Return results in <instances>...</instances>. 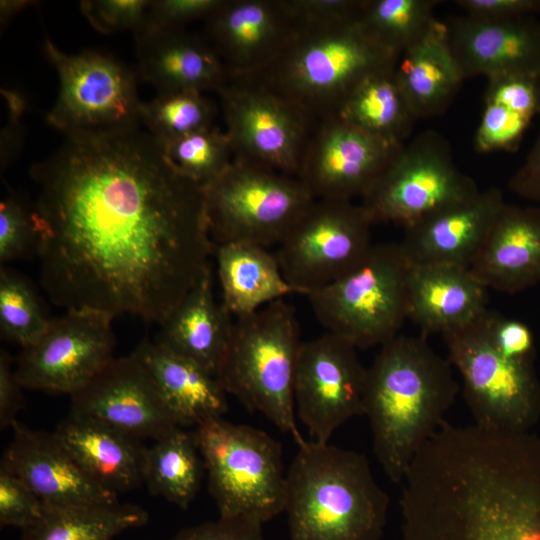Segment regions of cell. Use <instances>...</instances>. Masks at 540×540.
I'll return each mask as SVG.
<instances>
[{
	"instance_id": "cell-15",
	"label": "cell",
	"mask_w": 540,
	"mask_h": 540,
	"mask_svg": "<svg viewBox=\"0 0 540 540\" xmlns=\"http://www.w3.org/2000/svg\"><path fill=\"white\" fill-rule=\"evenodd\" d=\"M357 350L330 333L302 343L295 375V410L314 442L329 443L341 425L364 415L367 368Z\"/></svg>"
},
{
	"instance_id": "cell-26",
	"label": "cell",
	"mask_w": 540,
	"mask_h": 540,
	"mask_svg": "<svg viewBox=\"0 0 540 540\" xmlns=\"http://www.w3.org/2000/svg\"><path fill=\"white\" fill-rule=\"evenodd\" d=\"M54 432L87 473L113 494L144 483L148 447L141 439L72 412Z\"/></svg>"
},
{
	"instance_id": "cell-2",
	"label": "cell",
	"mask_w": 540,
	"mask_h": 540,
	"mask_svg": "<svg viewBox=\"0 0 540 540\" xmlns=\"http://www.w3.org/2000/svg\"><path fill=\"white\" fill-rule=\"evenodd\" d=\"M425 336L399 334L381 346L367 368L363 410L374 454L394 483L445 421L459 384Z\"/></svg>"
},
{
	"instance_id": "cell-32",
	"label": "cell",
	"mask_w": 540,
	"mask_h": 540,
	"mask_svg": "<svg viewBox=\"0 0 540 540\" xmlns=\"http://www.w3.org/2000/svg\"><path fill=\"white\" fill-rule=\"evenodd\" d=\"M395 65L362 79L346 97L336 116L384 141L404 145L417 119L398 85Z\"/></svg>"
},
{
	"instance_id": "cell-31",
	"label": "cell",
	"mask_w": 540,
	"mask_h": 540,
	"mask_svg": "<svg viewBox=\"0 0 540 540\" xmlns=\"http://www.w3.org/2000/svg\"><path fill=\"white\" fill-rule=\"evenodd\" d=\"M483 113L475 134L478 153L512 151L540 115V78L504 75L487 79Z\"/></svg>"
},
{
	"instance_id": "cell-8",
	"label": "cell",
	"mask_w": 540,
	"mask_h": 540,
	"mask_svg": "<svg viewBox=\"0 0 540 540\" xmlns=\"http://www.w3.org/2000/svg\"><path fill=\"white\" fill-rule=\"evenodd\" d=\"M443 336L474 425L528 432L540 418V382L533 360L511 359L498 350L490 331L489 310Z\"/></svg>"
},
{
	"instance_id": "cell-18",
	"label": "cell",
	"mask_w": 540,
	"mask_h": 540,
	"mask_svg": "<svg viewBox=\"0 0 540 540\" xmlns=\"http://www.w3.org/2000/svg\"><path fill=\"white\" fill-rule=\"evenodd\" d=\"M205 30L230 79L263 71L298 34L279 0H223Z\"/></svg>"
},
{
	"instance_id": "cell-4",
	"label": "cell",
	"mask_w": 540,
	"mask_h": 540,
	"mask_svg": "<svg viewBox=\"0 0 540 540\" xmlns=\"http://www.w3.org/2000/svg\"><path fill=\"white\" fill-rule=\"evenodd\" d=\"M397 60L363 30L358 18L299 31L269 67L240 79L266 88L316 123L336 115L367 75Z\"/></svg>"
},
{
	"instance_id": "cell-24",
	"label": "cell",
	"mask_w": 540,
	"mask_h": 540,
	"mask_svg": "<svg viewBox=\"0 0 540 540\" xmlns=\"http://www.w3.org/2000/svg\"><path fill=\"white\" fill-rule=\"evenodd\" d=\"M487 288L470 268L451 264H409L408 318L422 336L464 327L488 309Z\"/></svg>"
},
{
	"instance_id": "cell-21",
	"label": "cell",
	"mask_w": 540,
	"mask_h": 540,
	"mask_svg": "<svg viewBox=\"0 0 540 540\" xmlns=\"http://www.w3.org/2000/svg\"><path fill=\"white\" fill-rule=\"evenodd\" d=\"M445 24L464 79L504 75L540 78V23L534 17L490 21L465 15Z\"/></svg>"
},
{
	"instance_id": "cell-36",
	"label": "cell",
	"mask_w": 540,
	"mask_h": 540,
	"mask_svg": "<svg viewBox=\"0 0 540 540\" xmlns=\"http://www.w3.org/2000/svg\"><path fill=\"white\" fill-rule=\"evenodd\" d=\"M218 105L198 91L157 93L143 102L141 123L162 146L196 131L215 126Z\"/></svg>"
},
{
	"instance_id": "cell-49",
	"label": "cell",
	"mask_w": 540,
	"mask_h": 540,
	"mask_svg": "<svg viewBox=\"0 0 540 540\" xmlns=\"http://www.w3.org/2000/svg\"><path fill=\"white\" fill-rule=\"evenodd\" d=\"M0 3V20L3 25V23L5 24L14 14L32 2L22 0H2Z\"/></svg>"
},
{
	"instance_id": "cell-19",
	"label": "cell",
	"mask_w": 540,
	"mask_h": 540,
	"mask_svg": "<svg viewBox=\"0 0 540 540\" xmlns=\"http://www.w3.org/2000/svg\"><path fill=\"white\" fill-rule=\"evenodd\" d=\"M1 464L18 476L48 507L107 504L117 495L96 482L55 432L17 423Z\"/></svg>"
},
{
	"instance_id": "cell-7",
	"label": "cell",
	"mask_w": 540,
	"mask_h": 540,
	"mask_svg": "<svg viewBox=\"0 0 540 540\" xmlns=\"http://www.w3.org/2000/svg\"><path fill=\"white\" fill-rule=\"evenodd\" d=\"M408 272L400 243H378L356 269L306 296L327 333L357 349L381 347L408 318Z\"/></svg>"
},
{
	"instance_id": "cell-22",
	"label": "cell",
	"mask_w": 540,
	"mask_h": 540,
	"mask_svg": "<svg viewBox=\"0 0 540 540\" xmlns=\"http://www.w3.org/2000/svg\"><path fill=\"white\" fill-rule=\"evenodd\" d=\"M136 72L158 93L213 91L230 80L223 61L209 41L186 31L141 29L134 33Z\"/></svg>"
},
{
	"instance_id": "cell-17",
	"label": "cell",
	"mask_w": 540,
	"mask_h": 540,
	"mask_svg": "<svg viewBox=\"0 0 540 540\" xmlns=\"http://www.w3.org/2000/svg\"><path fill=\"white\" fill-rule=\"evenodd\" d=\"M70 397V412L141 440L157 441L179 427L149 374L132 354L113 358Z\"/></svg>"
},
{
	"instance_id": "cell-10",
	"label": "cell",
	"mask_w": 540,
	"mask_h": 540,
	"mask_svg": "<svg viewBox=\"0 0 540 540\" xmlns=\"http://www.w3.org/2000/svg\"><path fill=\"white\" fill-rule=\"evenodd\" d=\"M478 190L457 167L448 140L426 130L405 143L360 205L373 224L394 223L405 229Z\"/></svg>"
},
{
	"instance_id": "cell-45",
	"label": "cell",
	"mask_w": 540,
	"mask_h": 540,
	"mask_svg": "<svg viewBox=\"0 0 540 540\" xmlns=\"http://www.w3.org/2000/svg\"><path fill=\"white\" fill-rule=\"evenodd\" d=\"M489 324L494 343L504 356L517 360L534 359V338L525 323L489 311Z\"/></svg>"
},
{
	"instance_id": "cell-34",
	"label": "cell",
	"mask_w": 540,
	"mask_h": 540,
	"mask_svg": "<svg viewBox=\"0 0 540 540\" xmlns=\"http://www.w3.org/2000/svg\"><path fill=\"white\" fill-rule=\"evenodd\" d=\"M203 469L193 432L178 427L148 448L144 483L154 496L187 509L199 491Z\"/></svg>"
},
{
	"instance_id": "cell-48",
	"label": "cell",
	"mask_w": 540,
	"mask_h": 540,
	"mask_svg": "<svg viewBox=\"0 0 540 540\" xmlns=\"http://www.w3.org/2000/svg\"><path fill=\"white\" fill-rule=\"evenodd\" d=\"M508 188L520 198L540 204V132L522 165L509 179Z\"/></svg>"
},
{
	"instance_id": "cell-25",
	"label": "cell",
	"mask_w": 540,
	"mask_h": 540,
	"mask_svg": "<svg viewBox=\"0 0 540 540\" xmlns=\"http://www.w3.org/2000/svg\"><path fill=\"white\" fill-rule=\"evenodd\" d=\"M131 354L149 374L179 427H197L227 412V393L199 363L150 339L142 340Z\"/></svg>"
},
{
	"instance_id": "cell-6",
	"label": "cell",
	"mask_w": 540,
	"mask_h": 540,
	"mask_svg": "<svg viewBox=\"0 0 540 540\" xmlns=\"http://www.w3.org/2000/svg\"><path fill=\"white\" fill-rule=\"evenodd\" d=\"M220 517L265 523L284 512L282 446L263 430L222 417L193 431Z\"/></svg>"
},
{
	"instance_id": "cell-29",
	"label": "cell",
	"mask_w": 540,
	"mask_h": 540,
	"mask_svg": "<svg viewBox=\"0 0 540 540\" xmlns=\"http://www.w3.org/2000/svg\"><path fill=\"white\" fill-rule=\"evenodd\" d=\"M233 322L232 316L214 298L209 267L160 324L155 341L194 360L216 376Z\"/></svg>"
},
{
	"instance_id": "cell-47",
	"label": "cell",
	"mask_w": 540,
	"mask_h": 540,
	"mask_svg": "<svg viewBox=\"0 0 540 540\" xmlns=\"http://www.w3.org/2000/svg\"><path fill=\"white\" fill-rule=\"evenodd\" d=\"M14 359L7 350H0V427L13 428L17 415L24 408V396L13 367Z\"/></svg>"
},
{
	"instance_id": "cell-42",
	"label": "cell",
	"mask_w": 540,
	"mask_h": 540,
	"mask_svg": "<svg viewBox=\"0 0 540 540\" xmlns=\"http://www.w3.org/2000/svg\"><path fill=\"white\" fill-rule=\"evenodd\" d=\"M151 0H85L80 2L84 16L97 31L111 34L138 31L144 25Z\"/></svg>"
},
{
	"instance_id": "cell-38",
	"label": "cell",
	"mask_w": 540,
	"mask_h": 540,
	"mask_svg": "<svg viewBox=\"0 0 540 540\" xmlns=\"http://www.w3.org/2000/svg\"><path fill=\"white\" fill-rule=\"evenodd\" d=\"M50 319L31 284L17 272L1 266V338L24 348L45 331Z\"/></svg>"
},
{
	"instance_id": "cell-11",
	"label": "cell",
	"mask_w": 540,
	"mask_h": 540,
	"mask_svg": "<svg viewBox=\"0 0 540 540\" xmlns=\"http://www.w3.org/2000/svg\"><path fill=\"white\" fill-rule=\"evenodd\" d=\"M372 224L360 204L315 199L278 244L286 280L306 296L344 277L373 248Z\"/></svg>"
},
{
	"instance_id": "cell-40",
	"label": "cell",
	"mask_w": 540,
	"mask_h": 540,
	"mask_svg": "<svg viewBox=\"0 0 540 540\" xmlns=\"http://www.w3.org/2000/svg\"><path fill=\"white\" fill-rule=\"evenodd\" d=\"M298 32L357 20L365 0H279Z\"/></svg>"
},
{
	"instance_id": "cell-30",
	"label": "cell",
	"mask_w": 540,
	"mask_h": 540,
	"mask_svg": "<svg viewBox=\"0 0 540 540\" xmlns=\"http://www.w3.org/2000/svg\"><path fill=\"white\" fill-rule=\"evenodd\" d=\"M222 306L235 318L252 314L289 294H298L286 280L276 255L250 243L215 245Z\"/></svg>"
},
{
	"instance_id": "cell-43",
	"label": "cell",
	"mask_w": 540,
	"mask_h": 540,
	"mask_svg": "<svg viewBox=\"0 0 540 540\" xmlns=\"http://www.w3.org/2000/svg\"><path fill=\"white\" fill-rule=\"evenodd\" d=\"M222 3L223 0L152 1L141 29L172 30L185 28L190 22L200 19L205 21Z\"/></svg>"
},
{
	"instance_id": "cell-37",
	"label": "cell",
	"mask_w": 540,
	"mask_h": 540,
	"mask_svg": "<svg viewBox=\"0 0 540 540\" xmlns=\"http://www.w3.org/2000/svg\"><path fill=\"white\" fill-rule=\"evenodd\" d=\"M162 147L172 166L202 187L220 176L234 160L226 132L216 126L188 134Z\"/></svg>"
},
{
	"instance_id": "cell-35",
	"label": "cell",
	"mask_w": 540,
	"mask_h": 540,
	"mask_svg": "<svg viewBox=\"0 0 540 540\" xmlns=\"http://www.w3.org/2000/svg\"><path fill=\"white\" fill-rule=\"evenodd\" d=\"M438 0H365L359 16L363 30L399 56L417 43L436 21Z\"/></svg>"
},
{
	"instance_id": "cell-5",
	"label": "cell",
	"mask_w": 540,
	"mask_h": 540,
	"mask_svg": "<svg viewBox=\"0 0 540 540\" xmlns=\"http://www.w3.org/2000/svg\"><path fill=\"white\" fill-rule=\"evenodd\" d=\"M295 308L284 299L236 318L216 377L227 394L261 413L296 444L294 385L302 346Z\"/></svg>"
},
{
	"instance_id": "cell-46",
	"label": "cell",
	"mask_w": 540,
	"mask_h": 540,
	"mask_svg": "<svg viewBox=\"0 0 540 540\" xmlns=\"http://www.w3.org/2000/svg\"><path fill=\"white\" fill-rule=\"evenodd\" d=\"M467 16L504 21L533 17L540 13V0H456Z\"/></svg>"
},
{
	"instance_id": "cell-28",
	"label": "cell",
	"mask_w": 540,
	"mask_h": 540,
	"mask_svg": "<svg viewBox=\"0 0 540 540\" xmlns=\"http://www.w3.org/2000/svg\"><path fill=\"white\" fill-rule=\"evenodd\" d=\"M395 77L416 119L439 116L447 110L464 78L445 23L436 19L427 33L399 56Z\"/></svg>"
},
{
	"instance_id": "cell-16",
	"label": "cell",
	"mask_w": 540,
	"mask_h": 540,
	"mask_svg": "<svg viewBox=\"0 0 540 540\" xmlns=\"http://www.w3.org/2000/svg\"><path fill=\"white\" fill-rule=\"evenodd\" d=\"M404 145L384 141L333 115L315 123L297 178L314 199H362Z\"/></svg>"
},
{
	"instance_id": "cell-39",
	"label": "cell",
	"mask_w": 540,
	"mask_h": 540,
	"mask_svg": "<svg viewBox=\"0 0 540 540\" xmlns=\"http://www.w3.org/2000/svg\"><path fill=\"white\" fill-rule=\"evenodd\" d=\"M42 222L36 204L9 191L0 203V263L38 255Z\"/></svg>"
},
{
	"instance_id": "cell-1",
	"label": "cell",
	"mask_w": 540,
	"mask_h": 540,
	"mask_svg": "<svg viewBox=\"0 0 540 540\" xmlns=\"http://www.w3.org/2000/svg\"><path fill=\"white\" fill-rule=\"evenodd\" d=\"M65 134L30 170L41 284L66 310L160 325L211 267L203 187L139 127Z\"/></svg>"
},
{
	"instance_id": "cell-13",
	"label": "cell",
	"mask_w": 540,
	"mask_h": 540,
	"mask_svg": "<svg viewBox=\"0 0 540 540\" xmlns=\"http://www.w3.org/2000/svg\"><path fill=\"white\" fill-rule=\"evenodd\" d=\"M217 94L234 160L297 177L315 123L245 79L231 78Z\"/></svg>"
},
{
	"instance_id": "cell-23",
	"label": "cell",
	"mask_w": 540,
	"mask_h": 540,
	"mask_svg": "<svg viewBox=\"0 0 540 540\" xmlns=\"http://www.w3.org/2000/svg\"><path fill=\"white\" fill-rule=\"evenodd\" d=\"M470 270L508 294L540 283V208L505 203Z\"/></svg>"
},
{
	"instance_id": "cell-27",
	"label": "cell",
	"mask_w": 540,
	"mask_h": 540,
	"mask_svg": "<svg viewBox=\"0 0 540 540\" xmlns=\"http://www.w3.org/2000/svg\"><path fill=\"white\" fill-rule=\"evenodd\" d=\"M450 540H540V480H506L482 489Z\"/></svg>"
},
{
	"instance_id": "cell-44",
	"label": "cell",
	"mask_w": 540,
	"mask_h": 540,
	"mask_svg": "<svg viewBox=\"0 0 540 540\" xmlns=\"http://www.w3.org/2000/svg\"><path fill=\"white\" fill-rule=\"evenodd\" d=\"M262 523L241 517H220L180 530L172 540H264Z\"/></svg>"
},
{
	"instance_id": "cell-33",
	"label": "cell",
	"mask_w": 540,
	"mask_h": 540,
	"mask_svg": "<svg viewBox=\"0 0 540 540\" xmlns=\"http://www.w3.org/2000/svg\"><path fill=\"white\" fill-rule=\"evenodd\" d=\"M148 521L149 513L144 508L119 501L71 507L45 506L39 519L21 530L20 540H111Z\"/></svg>"
},
{
	"instance_id": "cell-9",
	"label": "cell",
	"mask_w": 540,
	"mask_h": 540,
	"mask_svg": "<svg viewBox=\"0 0 540 540\" xmlns=\"http://www.w3.org/2000/svg\"><path fill=\"white\" fill-rule=\"evenodd\" d=\"M203 191L214 245L279 244L315 200L297 177L239 160Z\"/></svg>"
},
{
	"instance_id": "cell-12",
	"label": "cell",
	"mask_w": 540,
	"mask_h": 540,
	"mask_svg": "<svg viewBox=\"0 0 540 540\" xmlns=\"http://www.w3.org/2000/svg\"><path fill=\"white\" fill-rule=\"evenodd\" d=\"M44 51L59 78L47 123L64 133L139 127L143 102L137 72L99 51L66 54L46 37Z\"/></svg>"
},
{
	"instance_id": "cell-14",
	"label": "cell",
	"mask_w": 540,
	"mask_h": 540,
	"mask_svg": "<svg viewBox=\"0 0 540 540\" xmlns=\"http://www.w3.org/2000/svg\"><path fill=\"white\" fill-rule=\"evenodd\" d=\"M111 315L67 310L21 348L16 375L25 389L70 396L87 385L114 357Z\"/></svg>"
},
{
	"instance_id": "cell-3",
	"label": "cell",
	"mask_w": 540,
	"mask_h": 540,
	"mask_svg": "<svg viewBox=\"0 0 540 540\" xmlns=\"http://www.w3.org/2000/svg\"><path fill=\"white\" fill-rule=\"evenodd\" d=\"M286 472L290 540H378L389 497L365 456L303 439Z\"/></svg>"
},
{
	"instance_id": "cell-41",
	"label": "cell",
	"mask_w": 540,
	"mask_h": 540,
	"mask_svg": "<svg viewBox=\"0 0 540 540\" xmlns=\"http://www.w3.org/2000/svg\"><path fill=\"white\" fill-rule=\"evenodd\" d=\"M44 503L13 472L0 464V527L23 530L44 511Z\"/></svg>"
},
{
	"instance_id": "cell-20",
	"label": "cell",
	"mask_w": 540,
	"mask_h": 540,
	"mask_svg": "<svg viewBox=\"0 0 540 540\" xmlns=\"http://www.w3.org/2000/svg\"><path fill=\"white\" fill-rule=\"evenodd\" d=\"M505 203L498 187L479 189L405 228L399 243L407 261L470 268Z\"/></svg>"
}]
</instances>
